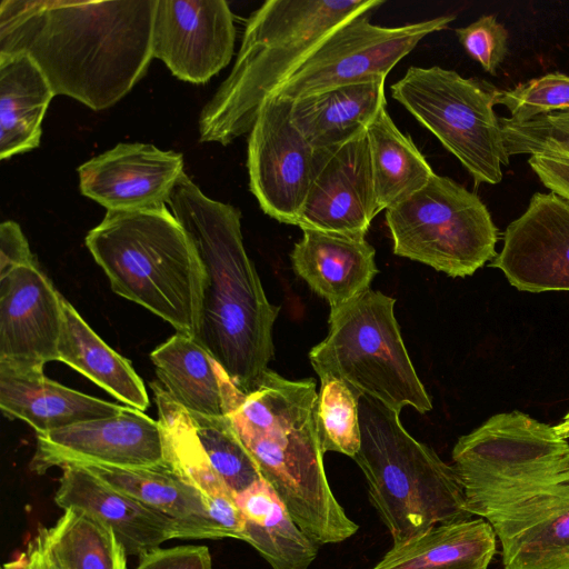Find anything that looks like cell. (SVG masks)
I'll use <instances>...</instances> for the list:
<instances>
[{
  "mask_svg": "<svg viewBox=\"0 0 569 569\" xmlns=\"http://www.w3.org/2000/svg\"><path fill=\"white\" fill-rule=\"evenodd\" d=\"M157 0H1L0 52L28 54L54 94L113 106L153 58Z\"/></svg>",
  "mask_w": 569,
  "mask_h": 569,
  "instance_id": "1",
  "label": "cell"
},
{
  "mask_svg": "<svg viewBox=\"0 0 569 569\" xmlns=\"http://www.w3.org/2000/svg\"><path fill=\"white\" fill-rule=\"evenodd\" d=\"M167 204L190 238L203 271L194 340L247 392L269 369L280 308L267 299L247 254L241 212L208 198L186 173Z\"/></svg>",
  "mask_w": 569,
  "mask_h": 569,
  "instance_id": "2",
  "label": "cell"
},
{
  "mask_svg": "<svg viewBox=\"0 0 569 569\" xmlns=\"http://www.w3.org/2000/svg\"><path fill=\"white\" fill-rule=\"evenodd\" d=\"M313 379L290 380L268 369L241 391L229 415L239 438L300 529L318 546L359 529L336 499L316 425Z\"/></svg>",
  "mask_w": 569,
  "mask_h": 569,
  "instance_id": "3",
  "label": "cell"
},
{
  "mask_svg": "<svg viewBox=\"0 0 569 569\" xmlns=\"http://www.w3.org/2000/svg\"><path fill=\"white\" fill-rule=\"evenodd\" d=\"M382 0H269L249 17L231 72L199 117L201 142L250 132L263 102L333 29Z\"/></svg>",
  "mask_w": 569,
  "mask_h": 569,
  "instance_id": "4",
  "label": "cell"
},
{
  "mask_svg": "<svg viewBox=\"0 0 569 569\" xmlns=\"http://www.w3.org/2000/svg\"><path fill=\"white\" fill-rule=\"evenodd\" d=\"M86 244L112 290L197 336L203 271L187 232L167 203L137 210H107Z\"/></svg>",
  "mask_w": 569,
  "mask_h": 569,
  "instance_id": "5",
  "label": "cell"
},
{
  "mask_svg": "<svg viewBox=\"0 0 569 569\" xmlns=\"http://www.w3.org/2000/svg\"><path fill=\"white\" fill-rule=\"evenodd\" d=\"M399 413L360 396L361 445L352 458L365 475L370 502L393 545L437 525L471 517L453 467L410 436Z\"/></svg>",
  "mask_w": 569,
  "mask_h": 569,
  "instance_id": "6",
  "label": "cell"
},
{
  "mask_svg": "<svg viewBox=\"0 0 569 569\" xmlns=\"http://www.w3.org/2000/svg\"><path fill=\"white\" fill-rule=\"evenodd\" d=\"M396 300L371 289L330 308L327 337L309 352L319 378L329 376L401 412L420 413L431 399L410 360L395 316Z\"/></svg>",
  "mask_w": 569,
  "mask_h": 569,
  "instance_id": "7",
  "label": "cell"
},
{
  "mask_svg": "<svg viewBox=\"0 0 569 569\" xmlns=\"http://www.w3.org/2000/svg\"><path fill=\"white\" fill-rule=\"evenodd\" d=\"M453 469L467 510L486 513L551 485L569 481V443L553 427L520 411L498 413L460 437Z\"/></svg>",
  "mask_w": 569,
  "mask_h": 569,
  "instance_id": "8",
  "label": "cell"
},
{
  "mask_svg": "<svg viewBox=\"0 0 569 569\" xmlns=\"http://www.w3.org/2000/svg\"><path fill=\"white\" fill-rule=\"evenodd\" d=\"M498 89L438 66L409 67L390 86L405 107L472 177L475 186L497 184L509 164L499 118L493 111Z\"/></svg>",
  "mask_w": 569,
  "mask_h": 569,
  "instance_id": "9",
  "label": "cell"
},
{
  "mask_svg": "<svg viewBox=\"0 0 569 569\" xmlns=\"http://www.w3.org/2000/svg\"><path fill=\"white\" fill-rule=\"evenodd\" d=\"M393 253L457 278L496 258L498 228L481 199L451 178L433 174L386 210Z\"/></svg>",
  "mask_w": 569,
  "mask_h": 569,
  "instance_id": "10",
  "label": "cell"
},
{
  "mask_svg": "<svg viewBox=\"0 0 569 569\" xmlns=\"http://www.w3.org/2000/svg\"><path fill=\"white\" fill-rule=\"evenodd\" d=\"M455 14L405 24H373L367 13L328 33L279 84L271 97L296 101L341 86L385 77L430 33L441 31Z\"/></svg>",
  "mask_w": 569,
  "mask_h": 569,
  "instance_id": "11",
  "label": "cell"
},
{
  "mask_svg": "<svg viewBox=\"0 0 569 569\" xmlns=\"http://www.w3.org/2000/svg\"><path fill=\"white\" fill-rule=\"evenodd\" d=\"M316 149L291 119V101L268 98L249 132V188L262 211L297 226L315 168Z\"/></svg>",
  "mask_w": 569,
  "mask_h": 569,
  "instance_id": "12",
  "label": "cell"
},
{
  "mask_svg": "<svg viewBox=\"0 0 569 569\" xmlns=\"http://www.w3.org/2000/svg\"><path fill=\"white\" fill-rule=\"evenodd\" d=\"M166 460V441L159 421L126 406L116 416L37 433L30 470L43 475L54 467L102 465L149 467Z\"/></svg>",
  "mask_w": 569,
  "mask_h": 569,
  "instance_id": "13",
  "label": "cell"
},
{
  "mask_svg": "<svg viewBox=\"0 0 569 569\" xmlns=\"http://www.w3.org/2000/svg\"><path fill=\"white\" fill-rule=\"evenodd\" d=\"M62 296L37 262L0 271V367L43 371L59 361Z\"/></svg>",
  "mask_w": 569,
  "mask_h": 569,
  "instance_id": "14",
  "label": "cell"
},
{
  "mask_svg": "<svg viewBox=\"0 0 569 569\" xmlns=\"http://www.w3.org/2000/svg\"><path fill=\"white\" fill-rule=\"evenodd\" d=\"M236 27L223 0H157L151 49L182 81L204 83L233 56Z\"/></svg>",
  "mask_w": 569,
  "mask_h": 569,
  "instance_id": "15",
  "label": "cell"
},
{
  "mask_svg": "<svg viewBox=\"0 0 569 569\" xmlns=\"http://www.w3.org/2000/svg\"><path fill=\"white\" fill-rule=\"evenodd\" d=\"M366 131L341 144L316 149L310 188L297 223L302 230L366 237L379 213Z\"/></svg>",
  "mask_w": 569,
  "mask_h": 569,
  "instance_id": "16",
  "label": "cell"
},
{
  "mask_svg": "<svg viewBox=\"0 0 569 569\" xmlns=\"http://www.w3.org/2000/svg\"><path fill=\"white\" fill-rule=\"evenodd\" d=\"M490 267L520 291H569V202L553 192L533 193L507 227Z\"/></svg>",
  "mask_w": 569,
  "mask_h": 569,
  "instance_id": "17",
  "label": "cell"
},
{
  "mask_svg": "<svg viewBox=\"0 0 569 569\" xmlns=\"http://www.w3.org/2000/svg\"><path fill=\"white\" fill-rule=\"evenodd\" d=\"M83 196L107 210L167 203L183 171L182 154L150 143H119L78 168Z\"/></svg>",
  "mask_w": 569,
  "mask_h": 569,
  "instance_id": "18",
  "label": "cell"
},
{
  "mask_svg": "<svg viewBox=\"0 0 569 569\" xmlns=\"http://www.w3.org/2000/svg\"><path fill=\"white\" fill-rule=\"evenodd\" d=\"M62 469L56 505L63 510H80L109 527L127 556L140 558L167 540L180 539L177 523L159 510L112 487L83 466Z\"/></svg>",
  "mask_w": 569,
  "mask_h": 569,
  "instance_id": "19",
  "label": "cell"
},
{
  "mask_svg": "<svg viewBox=\"0 0 569 569\" xmlns=\"http://www.w3.org/2000/svg\"><path fill=\"white\" fill-rule=\"evenodd\" d=\"M302 232L290 253L292 267L330 308L370 289L378 268L375 248L366 238L313 229Z\"/></svg>",
  "mask_w": 569,
  "mask_h": 569,
  "instance_id": "20",
  "label": "cell"
},
{
  "mask_svg": "<svg viewBox=\"0 0 569 569\" xmlns=\"http://www.w3.org/2000/svg\"><path fill=\"white\" fill-rule=\"evenodd\" d=\"M486 520L505 569H569V489Z\"/></svg>",
  "mask_w": 569,
  "mask_h": 569,
  "instance_id": "21",
  "label": "cell"
},
{
  "mask_svg": "<svg viewBox=\"0 0 569 569\" xmlns=\"http://www.w3.org/2000/svg\"><path fill=\"white\" fill-rule=\"evenodd\" d=\"M150 358L158 381L183 408L211 417L229 416L241 390L192 337L177 332Z\"/></svg>",
  "mask_w": 569,
  "mask_h": 569,
  "instance_id": "22",
  "label": "cell"
},
{
  "mask_svg": "<svg viewBox=\"0 0 569 569\" xmlns=\"http://www.w3.org/2000/svg\"><path fill=\"white\" fill-rule=\"evenodd\" d=\"M126 406L108 402L48 379L43 371L0 367V408L37 433L118 415Z\"/></svg>",
  "mask_w": 569,
  "mask_h": 569,
  "instance_id": "23",
  "label": "cell"
},
{
  "mask_svg": "<svg viewBox=\"0 0 569 569\" xmlns=\"http://www.w3.org/2000/svg\"><path fill=\"white\" fill-rule=\"evenodd\" d=\"M83 467L112 487L171 518L179 528L180 539L223 538L200 491L169 460L141 468Z\"/></svg>",
  "mask_w": 569,
  "mask_h": 569,
  "instance_id": "24",
  "label": "cell"
},
{
  "mask_svg": "<svg viewBox=\"0 0 569 569\" xmlns=\"http://www.w3.org/2000/svg\"><path fill=\"white\" fill-rule=\"evenodd\" d=\"M385 81L375 77L292 101V122L315 149L341 144L387 108Z\"/></svg>",
  "mask_w": 569,
  "mask_h": 569,
  "instance_id": "25",
  "label": "cell"
},
{
  "mask_svg": "<svg viewBox=\"0 0 569 569\" xmlns=\"http://www.w3.org/2000/svg\"><path fill=\"white\" fill-rule=\"evenodd\" d=\"M496 551L491 525L470 517L393 545L372 569H487Z\"/></svg>",
  "mask_w": 569,
  "mask_h": 569,
  "instance_id": "26",
  "label": "cell"
},
{
  "mask_svg": "<svg viewBox=\"0 0 569 569\" xmlns=\"http://www.w3.org/2000/svg\"><path fill=\"white\" fill-rule=\"evenodd\" d=\"M37 63L22 52H0V159L34 149L54 97Z\"/></svg>",
  "mask_w": 569,
  "mask_h": 569,
  "instance_id": "27",
  "label": "cell"
},
{
  "mask_svg": "<svg viewBox=\"0 0 569 569\" xmlns=\"http://www.w3.org/2000/svg\"><path fill=\"white\" fill-rule=\"evenodd\" d=\"M59 361L82 373L128 407L144 411L149 398L131 363L111 349L62 297Z\"/></svg>",
  "mask_w": 569,
  "mask_h": 569,
  "instance_id": "28",
  "label": "cell"
},
{
  "mask_svg": "<svg viewBox=\"0 0 569 569\" xmlns=\"http://www.w3.org/2000/svg\"><path fill=\"white\" fill-rule=\"evenodd\" d=\"M244 521V540L272 569H308L318 553L264 479L234 496Z\"/></svg>",
  "mask_w": 569,
  "mask_h": 569,
  "instance_id": "29",
  "label": "cell"
},
{
  "mask_svg": "<svg viewBox=\"0 0 569 569\" xmlns=\"http://www.w3.org/2000/svg\"><path fill=\"white\" fill-rule=\"evenodd\" d=\"M379 212L408 199L435 174L411 138L399 130L387 108L367 128Z\"/></svg>",
  "mask_w": 569,
  "mask_h": 569,
  "instance_id": "30",
  "label": "cell"
},
{
  "mask_svg": "<svg viewBox=\"0 0 569 569\" xmlns=\"http://www.w3.org/2000/svg\"><path fill=\"white\" fill-rule=\"evenodd\" d=\"M151 388L154 398L171 411L234 496L263 479L229 416L211 417L190 411L172 400L159 381H153Z\"/></svg>",
  "mask_w": 569,
  "mask_h": 569,
  "instance_id": "31",
  "label": "cell"
},
{
  "mask_svg": "<svg viewBox=\"0 0 569 569\" xmlns=\"http://www.w3.org/2000/svg\"><path fill=\"white\" fill-rule=\"evenodd\" d=\"M40 528L62 569H128V556L112 530L80 510H64L52 527Z\"/></svg>",
  "mask_w": 569,
  "mask_h": 569,
  "instance_id": "32",
  "label": "cell"
},
{
  "mask_svg": "<svg viewBox=\"0 0 569 569\" xmlns=\"http://www.w3.org/2000/svg\"><path fill=\"white\" fill-rule=\"evenodd\" d=\"M316 425L322 451H335L353 458L360 449L359 398L345 381L320 378Z\"/></svg>",
  "mask_w": 569,
  "mask_h": 569,
  "instance_id": "33",
  "label": "cell"
},
{
  "mask_svg": "<svg viewBox=\"0 0 569 569\" xmlns=\"http://www.w3.org/2000/svg\"><path fill=\"white\" fill-rule=\"evenodd\" d=\"M501 104L515 122H528L553 112H569V76L548 73L499 90L495 106Z\"/></svg>",
  "mask_w": 569,
  "mask_h": 569,
  "instance_id": "34",
  "label": "cell"
},
{
  "mask_svg": "<svg viewBox=\"0 0 569 569\" xmlns=\"http://www.w3.org/2000/svg\"><path fill=\"white\" fill-rule=\"evenodd\" d=\"M509 157L546 154L569 160V112H553L528 122L499 118Z\"/></svg>",
  "mask_w": 569,
  "mask_h": 569,
  "instance_id": "35",
  "label": "cell"
},
{
  "mask_svg": "<svg viewBox=\"0 0 569 569\" xmlns=\"http://www.w3.org/2000/svg\"><path fill=\"white\" fill-rule=\"evenodd\" d=\"M456 34L466 52L486 72L496 76L508 52V31L496 16H481L475 22L456 29Z\"/></svg>",
  "mask_w": 569,
  "mask_h": 569,
  "instance_id": "36",
  "label": "cell"
},
{
  "mask_svg": "<svg viewBox=\"0 0 569 569\" xmlns=\"http://www.w3.org/2000/svg\"><path fill=\"white\" fill-rule=\"evenodd\" d=\"M134 569H213L212 559L206 546H177L158 548L139 558Z\"/></svg>",
  "mask_w": 569,
  "mask_h": 569,
  "instance_id": "37",
  "label": "cell"
},
{
  "mask_svg": "<svg viewBox=\"0 0 569 569\" xmlns=\"http://www.w3.org/2000/svg\"><path fill=\"white\" fill-rule=\"evenodd\" d=\"M532 171L542 184L567 202H569V160L546 156L532 154L528 159Z\"/></svg>",
  "mask_w": 569,
  "mask_h": 569,
  "instance_id": "38",
  "label": "cell"
},
{
  "mask_svg": "<svg viewBox=\"0 0 569 569\" xmlns=\"http://www.w3.org/2000/svg\"><path fill=\"white\" fill-rule=\"evenodd\" d=\"M37 262L20 226L8 220L0 224V271Z\"/></svg>",
  "mask_w": 569,
  "mask_h": 569,
  "instance_id": "39",
  "label": "cell"
},
{
  "mask_svg": "<svg viewBox=\"0 0 569 569\" xmlns=\"http://www.w3.org/2000/svg\"><path fill=\"white\" fill-rule=\"evenodd\" d=\"M1 569H62L52 556L41 528L26 548Z\"/></svg>",
  "mask_w": 569,
  "mask_h": 569,
  "instance_id": "40",
  "label": "cell"
},
{
  "mask_svg": "<svg viewBox=\"0 0 569 569\" xmlns=\"http://www.w3.org/2000/svg\"><path fill=\"white\" fill-rule=\"evenodd\" d=\"M557 433L563 439L569 438V412L563 417L562 421L553 427Z\"/></svg>",
  "mask_w": 569,
  "mask_h": 569,
  "instance_id": "41",
  "label": "cell"
}]
</instances>
